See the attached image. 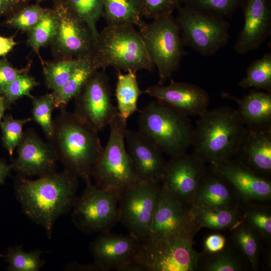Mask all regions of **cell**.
Returning <instances> with one entry per match:
<instances>
[{
    "label": "cell",
    "mask_w": 271,
    "mask_h": 271,
    "mask_svg": "<svg viewBox=\"0 0 271 271\" xmlns=\"http://www.w3.org/2000/svg\"><path fill=\"white\" fill-rule=\"evenodd\" d=\"M78 179L65 170L34 180L18 174L15 178V195L23 213L44 228L49 239L57 219L73 208Z\"/></svg>",
    "instance_id": "cell-1"
},
{
    "label": "cell",
    "mask_w": 271,
    "mask_h": 271,
    "mask_svg": "<svg viewBox=\"0 0 271 271\" xmlns=\"http://www.w3.org/2000/svg\"><path fill=\"white\" fill-rule=\"evenodd\" d=\"M48 140L64 170L85 182L91 179L103 149L96 129L74 112L62 108L53 119V132Z\"/></svg>",
    "instance_id": "cell-2"
},
{
    "label": "cell",
    "mask_w": 271,
    "mask_h": 271,
    "mask_svg": "<svg viewBox=\"0 0 271 271\" xmlns=\"http://www.w3.org/2000/svg\"><path fill=\"white\" fill-rule=\"evenodd\" d=\"M199 116L193 132L192 153L210 165L233 158L246 128L236 110L221 106Z\"/></svg>",
    "instance_id": "cell-3"
},
{
    "label": "cell",
    "mask_w": 271,
    "mask_h": 271,
    "mask_svg": "<svg viewBox=\"0 0 271 271\" xmlns=\"http://www.w3.org/2000/svg\"><path fill=\"white\" fill-rule=\"evenodd\" d=\"M91 55L104 70L112 67L136 73L155 67L139 32L130 25H107L99 33Z\"/></svg>",
    "instance_id": "cell-4"
},
{
    "label": "cell",
    "mask_w": 271,
    "mask_h": 271,
    "mask_svg": "<svg viewBox=\"0 0 271 271\" xmlns=\"http://www.w3.org/2000/svg\"><path fill=\"white\" fill-rule=\"evenodd\" d=\"M138 131L171 158L187 153L194 128L188 116L155 100L139 111Z\"/></svg>",
    "instance_id": "cell-5"
},
{
    "label": "cell",
    "mask_w": 271,
    "mask_h": 271,
    "mask_svg": "<svg viewBox=\"0 0 271 271\" xmlns=\"http://www.w3.org/2000/svg\"><path fill=\"white\" fill-rule=\"evenodd\" d=\"M106 145L92 172L97 186L115 194L118 197L141 181L137 176L125 144L127 120L119 113L109 125Z\"/></svg>",
    "instance_id": "cell-6"
},
{
    "label": "cell",
    "mask_w": 271,
    "mask_h": 271,
    "mask_svg": "<svg viewBox=\"0 0 271 271\" xmlns=\"http://www.w3.org/2000/svg\"><path fill=\"white\" fill-rule=\"evenodd\" d=\"M138 28L151 60L157 68L158 84H164L186 54L176 19L170 15L145 22Z\"/></svg>",
    "instance_id": "cell-7"
},
{
    "label": "cell",
    "mask_w": 271,
    "mask_h": 271,
    "mask_svg": "<svg viewBox=\"0 0 271 271\" xmlns=\"http://www.w3.org/2000/svg\"><path fill=\"white\" fill-rule=\"evenodd\" d=\"M193 244V240L178 235L147 238L134 261L146 271L197 270L201 254Z\"/></svg>",
    "instance_id": "cell-8"
},
{
    "label": "cell",
    "mask_w": 271,
    "mask_h": 271,
    "mask_svg": "<svg viewBox=\"0 0 271 271\" xmlns=\"http://www.w3.org/2000/svg\"><path fill=\"white\" fill-rule=\"evenodd\" d=\"M176 18L184 46L204 56L214 55L230 39V25L224 18L211 15L187 6H180Z\"/></svg>",
    "instance_id": "cell-9"
},
{
    "label": "cell",
    "mask_w": 271,
    "mask_h": 271,
    "mask_svg": "<svg viewBox=\"0 0 271 271\" xmlns=\"http://www.w3.org/2000/svg\"><path fill=\"white\" fill-rule=\"evenodd\" d=\"M86 187L73 206L71 220L81 232L92 234L109 232L119 222L117 196L85 181Z\"/></svg>",
    "instance_id": "cell-10"
},
{
    "label": "cell",
    "mask_w": 271,
    "mask_h": 271,
    "mask_svg": "<svg viewBox=\"0 0 271 271\" xmlns=\"http://www.w3.org/2000/svg\"><path fill=\"white\" fill-rule=\"evenodd\" d=\"M58 19L50 44L54 59H81L91 55L96 39L88 25L65 0H52Z\"/></svg>",
    "instance_id": "cell-11"
},
{
    "label": "cell",
    "mask_w": 271,
    "mask_h": 271,
    "mask_svg": "<svg viewBox=\"0 0 271 271\" xmlns=\"http://www.w3.org/2000/svg\"><path fill=\"white\" fill-rule=\"evenodd\" d=\"M160 183L142 180L118 197L119 222L141 242L148 236L160 198Z\"/></svg>",
    "instance_id": "cell-12"
},
{
    "label": "cell",
    "mask_w": 271,
    "mask_h": 271,
    "mask_svg": "<svg viewBox=\"0 0 271 271\" xmlns=\"http://www.w3.org/2000/svg\"><path fill=\"white\" fill-rule=\"evenodd\" d=\"M74 112L98 132L118 114L113 105L109 79L105 70L93 73L74 97Z\"/></svg>",
    "instance_id": "cell-13"
},
{
    "label": "cell",
    "mask_w": 271,
    "mask_h": 271,
    "mask_svg": "<svg viewBox=\"0 0 271 271\" xmlns=\"http://www.w3.org/2000/svg\"><path fill=\"white\" fill-rule=\"evenodd\" d=\"M191 208L192 206L175 198L162 184L158 206L147 238L178 235L193 240L200 229L193 219Z\"/></svg>",
    "instance_id": "cell-14"
},
{
    "label": "cell",
    "mask_w": 271,
    "mask_h": 271,
    "mask_svg": "<svg viewBox=\"0 0 271 271\" xmlns=\"http://www.w3.org/2000/svg\"><path fill=\"white\" fill-rule=\"evenodd\" d=\"M205 164L193 153L172 157L167 162L162 184L179 201L192 206L200 180L207 169Z\"/></svg>",
    "instance_id": "cell-15"
},
{
    "label": "cell",
    "mask_w": 271,
    "mask_h": 271,
    "mask_svg": "<svg viewBox=\"0 0 271 271\" xmlns=\"http://www.w3.org/2000/svg\"><path fill=\"white\" fill-rule=\"evenodd\" d=\"M17 157L11 164L12 170L27 177H39L56 172L58 161L51 145L43 141L35 130L25 131L18 146Z\"/></svg>",
    "instance_id": "cell-16"
},
{
    "label": "cell",
    "mask_w": 271,
    "mask_h": 271,
    "mask_svg": "<svg viewBox=\"0 0 271 271\" xmlns=\"http://www.w3.org/2000/svg\"><path fill=\"white\" fill-rule=\"evenodd\" d=\"M140 246L141 241L129 233L125 235L109 231L100 233L91 242L89 250L100 271H121L134 260Z\"/></svg>",
    "instance_id": "cell-17"
},
{
    "label": "cell",
    "mask_w": 271,
    "mask_h": 271,
    "mask_svg": "<svg viewBox=\"0 0 271 271\" xmlns=\"http://www.w3.org/2000/svg\"><path fill=\"white\" fill-rule=\"evenodd\" d=\"M143 93L188 116H200L208 109L210 103V96L202 87L172 79L168 85H152L143 91Z\"/></svg>",
    "instance_id": "cell-18"
},
{
    "label": "cell",
    "mask_w": 271,
    "mask_h": 271,
    "mask_svg": "<svg viewBox=\"0 0 271 271\" xmlns=\"http://www.w3.org/2000/svg\"><path fill=\"white\" fill-rule=\"evenodd\" d=\"M210 167L233 186L242 204H270V180L255 174L233 158L211 165Z\"/></svg>",
    "instance_id": "cell-19"
},
{
    "label": "cell",
    "mask_w": 271,
    "mask_h": 271,
    "mask_svg": "<svg viewBox=\"0 0 271 271\" xmlns=\"http://www.w3.org/2000/svg\"><path fill=\"white\" fill-rule=\"evenodd\" d=\"M244 23L233 46L239 54L257 50L271 31V0H246L242 7Z\"/></svg>",
    "instance_id": "cell-20"
},
{
    "label": "cell",
    "mask_w": 271,
    "mask_h": 271,
    "mask_svg": "<svg viewBox=\"0 0 271 271\" xmlns=\"http://www.w3.org/2000/svg\"><path fill=\"white\" fill-rule=\"evenodd\" d=\"M267 179L271 177V126L246 127L233 158Z\"/></svg>",
    "instance_id": "cell-21"
},
{
    "label": "cell",
    "mask_w": 271,
    "mask_h": 271,
    "mask_svg": "<svg viewBox=\"0 0 271 271\" xmlns=\"http://www.w3.org/2000/svg\"><path fill=\"white\" fill-rule=\"evenodd\" d=\"M125 144L140 180L162 183L167 161L162 151L138 130L126 129Z\"/></svg>",
    "instance_id": "cell-22"
},
{
    "label": "cell",
    "mask_w": 271,
    "mask_h": 271,
    "mask_svg": "<svg viewBox=\"0 0 271 271\" xmlns=\"http://www.w3.org/2000/svg\"><path fill=\"white\" fill-rule=\"evenodd\" d=\"M242 205L233 186L211 167L207 168L200 180L192 205L231 210L240 208Z\"/></svg>",
    "instance_id": "cell-23"
},
{
    "label": "cell",
    "mask_w": 271,
    "mask_h": 271,
    "mask_svg": "<svg viewBox=\"0 0 271 271\" xmlns=\"http://www.w3.org/2000/svg\"><path fill=\"white\" fill-rule=\"evenodd\" d=\"M223 95L236 102V111L245 126H271V92L252 90L241 98L228 93Z\"/></svg>",
    "instance_id": "cell-24"
},
{
    "label": "cell",
    "mask_w": 271,
    "mask_h": 271,
    "mask_svg": "<svg viewBox=\"0 0 271 271\" xmlns=\"http://www.w3.org/2000/svg\"><path fill=\"white\" fill-rule=\"evenodd\" d=\"M229 232L227 238L229 242L250 263L252 270H258L262 249L265 244L269 243L258 232L242 222Z\"/></svg>",
    "instance_id": "cell-25"
},
{
    "label": "cell",
    "mask_w": 271,
    "mask_h": 271,
    "mask_svg": "<svg viewBox=\"0 0 271 271\" xmlns=\"http://www.w3.org/2000/svg\"><path fill=\"white\" fill-rule=\"evenodd\" d=\"M99 68L92 55L81 58L68 80L60 88L53 91L55 108H66L69 102L74 99L81 88Z\"/></svg>",
    "instance_id": "cell-26"
},
{
    "label": "cell",
    "mask_w": 271,
    "mask_h": 271,
    "mask_svg": "<svg viewBox=\"0 0 271 271\" xmlns=\"http://www.w3.org/2000/svg\"><path fill=\"white\" fill-rule=\"evenodd\" d=\"M197 270L248 271L252 270L250 263L227 240L221 250L214 253L200 252Z\"/></svg>",
    "instance_id": "cell-27"
},
{
    "label": "cell",
    "mask_w": 271,
    "mask_h": 271,
    "mask_svg": "<svg viewBox=\"0 0 271 271\" xmlns=\"http://www.w3.org/2000/svg\"><path fill=\"white\" fill-rule=\"evenodd\" d=\"M191 212L200 229L205 227L216 231H229L241 222V207L229 210L192 205Z\"/></svg>",
    "instance_id": "cell-28"
},
{
    "label": "cell",
    "mask_w": 271,
    "mask_h": 271,
    "mask_svg": "<svg viewBox=\"0 0 271 271\" xmlns=\"http://www.w3.org/2000/svg\"><path fill=\"white\" fill-rule=\"evenodd\" d=\"M115 91L118 113L127 120L135 112L139 111L138 100L143 93L138 84L136 73L129 71L123 74L117 71Z\"/></svg>",
    "instance_id": "cell-29"
},
{
    "label": "cell",
    "mask_w": 271,
    "mask_h": 271,
    "mask_svg": "<svg viewBox=\"0 0 271 271\" xmlns=\"http://www.w3.org/2000/svg\"><path fill=\"white\" fill-rule=\"evenodd\" d=\"M103 17L107 25H130L139 27L145 22L138 0H103Z\"/></svg>",
    "instance_id": "cell-30"
},
{
    "label": "cell",
    "mask_w": 271,
    "mask_h": 271,
    "mask_svg": "<svg viewBox=\"0 0 271 271\" xmlns=\"http://www.w3.org/2000/svg\"><path fill=\"white\" fill-rule=\"evenodd\" d=\"M58 27V19L54 10L45 8L39 22L27 33V44L32 48L42 60L39 50L50 45L54 38Z\"/></svg>",
    "instance_id": "cell-31"
},
{
    "label": "cell",
    "mask_w": 271,
    "mask_h": 271,
    "mask_svg": "<svg viewBox=\"0 0 271 271\" xmlns=\"http://www.w3.org/2000/svg\"><path fill=\"white\" fill-rule=\"evenodd\" d=\"M241 222L258 232L271 243L270 204H244L241 207Z\"/></svg>",
    "instance_id": "cell-32"
},
{
    "label": "cell",
    "mask_w": 271,
    "mask_h": 271,
    "mask_svg": "<svg viewBox=\"0 0 271 271\" xmlns=\"http://www.w3.org/2000/svg\"><path fill=\"white\" fill-rule=\"evenodd\" d=\"M237 84L242 88L253 87L271 92V53L252 62L246 70V76Z\"/></svg>",
    "instance_id": "cell-33"
},
{
    "label": "cell",
    "mask_w": 271,
    "mask_h": 271,
    "mask_svg": "<svg viewBox=\"0 0 271 271\" xmlns=\"http://www.w3.org/2000/svg\"><path fill=\"white\" fill-rule=\"evenodd\" d=\"M80 59L43 61V74L47 87L52 91L61 87L71 76Z\"/></svg>",
    "instance_id": "cell-34"
},
{
    "label": "cell",
    "mask_w": 271,
    "mask_h": 271,
    "mask_svg": "<svg viewBox=\"0 0 271 271\" xmlns=\"http://www.w3.org/2000/svg\"><path fill=\"white\" fill-rule=\"evenodd\" d=\"M42 253L39 249L25 252L22 245L10 247L6 254L8 262L6 269L10 271H39L46 263L41 258Z\"/></svg>",
    "instance_id": "cell-35"
},
{
    "label": "cell",
    "mask_w": 271,
    "mask_h": 271,
    "mask_svg": "<svg viewBox=\"0 0 271 271\" xmlns=\"http://www.w3.org/2000/svg\"><path fill=\"white\" fill-rule=\"evenodd\" d=\"M246 0H183L184 5L203 13L225 19L242 8Z\"/></svg>",
    "instance_id": "cell-36"
},
{
    "label": "cell",
    "mask_w": 271,
    "mask_h": 271,
    "mask_svg": "<svg viewBox=\"0 0 271 271\" xmlns=\"http://www.w3.org/2000/svg\"><path fill=\"white\" fill-rule=\"evenodd\" d=\"M45 10L39 4H29L6 17L2 25L27 33L39 22Z\"/></svg>",
    "instance_id": "cell-37"
},
{
    "label": "cell",
    "mask_w": 271,
    "mask_h": 271,
    "mask_svg": "<svg viewBox=\"0 0 271 271\" xmlns=\"http://www.w3.org/2000/svg\"><path fill=\"white\" fill-rule=\"evenodd\" d=\"M32 118L42 128L48 140L53 132V119L52 113L55 108L52 93L32 99Z\"/></svg>",
    "instance_id": "cell-38"
},
{
    "label": "cell",
    "mask_w": 271,
    "mask_h": 271,
    "mask_svg": "<svg viewBox=\"0 0 271 271\" xmlns=\"http://www.w3.org/2000/svg\"><path fill=\"white\" fill-rule=\"evenodd\" d=\"M32 120V117L17 119L12 115L7 114L1 121L3 146L11 157L13 156L15 149L23 139L25 133L23 130L24 125Z\"/></svg>",
    "instance_id": "cell-39"
},
{
    "label": "cell",
    "mask_w": 271,
    "mask_h": 271,
    "mask_svg": "<svg viewBox=\"0 0 271 271\" xmlns=\"http://www.w3.org/2000/svg\"><path fill=\"white\" fill-rule=\"evenodd\" d=\"M88 25L96 40L99 32L96 24L103 14V0H65Z\"/></svg>",
    "instance_id": "cell-40"
},
{
    "label": "cell",
    "mask_w": 271,
    "mask_h": 271,
    "mask_svg": "<svg viewBox=\"0 0 271 271\" xmlns=\"http://www.w3.org/2000/svg\"><path fill=\"white\" fill-rule=\"evenodd\" d=\"M29 73L25 72L19 75L4 91L3 95L10 105L24 96L31 99L34 97L31 91L39 85V83Z\"/></svg>",
    "instance_id": "cell-41"
},
{
    "label": "cell",
    "mask_w": 271,
    "mask_h": 271,
    "mask_svg": "<svg viewBox=\"0 0 271 271\" xmlns=\"http://www.w3.org/2000/svg\"><path fill=\"white\" fill-rule=\"evenodd\" d=\"M143 17L155 20L172 15L183 0H138Z\"/></svg>",
    "instance_id": "cell-42"
},
{
    "label": "cell",
    "mask_w": 271,
    "mask_h": 271,
    "mask_svg": "<svg viewBox=\"0 0 271 271\" xmlns=\"http://www.w3.org/2000/svg\"><path fill=\"white\" fill-rule=\"evenodd\" d=\"M31 62L20 69L14 67L5 57L0 59V95L3 93L8 85L19 75L25 72H29Z\"/></svg>",
    "instance_id": "cell-43"
},
{
    "label": "cell",
    "mask_w": 271,
    "mask_h": 271,
    "mask_svg": "<svg viewBox=\"0 0 271 271\" xmlns=\"http://www.w3.org/2000/svg\"><path fill=\"white\" fill-rule=\"evenodd\" d=\"M227 242V238L220 233L208 235L205 237L203 243V253H214L224 248Z\"/></svg>",
    "instance_id": "cell-44"
},
{
    "label": "cell",
    "mask_w": 271,
    "mask_h": 271,
    "mask_svg": "<svg viewBox=\"0 0 271 271\" xmlns=\"http://www.w3.org/2000/svg\"><path fill=\"white\" fill-rule=\"evenodd\" d=\"M31 0H0V17H8L24 6L30 4Z\"/></svg>",
    "instance_id": "cell-45"
},
{
    "label": "cell",
    "mask_w": 271,
    "mask_h": 271,
    "mask_svg": "<svg viewBox=\"0 0 271 271\" xmlns=\"http://www.w3.org/2000/svg\"><path fill=\"white\" fill-rule=\"evenodd\" d=\"M17 44L14 36L10 37L0 36V56L5 57Z\"/></svg>",
    "instance_id": "cell-46"
},
{
    "label": "cell",
    "mask_w": 271,
    "mask_h": 271,
    "mask_svg": "<svg viewBox=\"0 0 271 271\" xmlns=\"http://www.w3.org/2000/svg\"><path fill=\"white\" fill-rule=\"evenodd\" d=\"M259 265L265 269H271V244H266L263 247L261 253Z\"/></svg>",
    "instance_id": "cell-47"
},
{
    "label": "cell",
    "mask_w": 271,
    "mask_h": 271,
    "mask_svg": "<svg viewBox=\"0 0 271 271\" xmlns=\"http://www.w3.org/2000/svg\"><path fill=\"white\" fill-rule=\"evenodd\" d=\"M66 270L80 271H100L98 267L93 262L89 264H81L73 262L67 265Z\"/></svg>",
    "instance_id": "cell-48"
},
{
    "label": "cell",
    "mask_w": 271,
    "mask_h": 271,
    "mask_svg": "<svg viewBox=\"0 0 271 271\" xmlns=\"http://www.w3.org/2000/svg\"><path fill=\"white\" fill-rule=\"evenodd\" d=\"M11 170V165L0 159V186L4 184L7 177L10 176Z\"/></svg>",
    "instance_id": "cell-49"
},
{
    "label": "cell",
    "mask_w": 271,
    "mask_h": 271,
    "mask_svg": "<svg viewBox=\"0 0 271 271\" xmlns=\"http://www.w3.org/2000/svg\"><path fill=\"white\" fill-rule=\"evenodd\" d=\"M121 271H146V270L141 264L133 261L124 266Z\"/></svg>",
    "instance_id": "cell-50"
},
{
    "label": "cell",
    "mask_w": 271,
    "mask_h": 271,
    "mask_svg": "<svg viewBox=\"0 0 271 271\" xmlns=\"http://www.w3.org/2000/svg\"><path fill=\"white\" fill-rule=\"evenodd\" d=\"M10 105L8 103L5 97L0 95V122L5 116L6 110L9 108Z\"/></svg>",
    "instance_id": "cell-51"
},
{
    "label": "cell",
    "mask_w": 271,
    "mask_h": 271,
    "mask_svg": "<svg viewBox=\"0 0 271 271\" xmlns=\"http://www.w3.org/2000/svg\"><path fill=\"white\" fill-rule=\"evenodd\" d=\"M37 4H40V3L43 2V1H47V0H35Z\"/></svg>",
    "instance_id": "cell-52"
},
{
    "label": "cell",
    "mask_w": 271,
    "mask_h": 271,
    "mask_svg": "<svg viewBox=\"0 0 271 271\" xmlns=\"http://www.w3.org/2000/svg\"><path fill=\"white\" fill-rule=\"evenodd\" d=\"M1 256H4V255L0 254V257Z\"/></svg>",
    "instance_id": "cell-53"
}]
</instances>
